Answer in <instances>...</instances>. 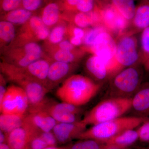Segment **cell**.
<instances>
[{
  "instance_id": "39",
  "label": "cell",
  "mask_w": 149,
  "mask_h": 149,
  "mask_svg": "<svg viewBox=\"0 0 149 149\" xmlns=\"http://www.w3.org/2000/svg\"><path fill=\"white\" fill-rule=\"evenodd\" d=\"M6 78L1 73L0 74V102L2 101L6 92L8 87L6 86Z\"/></svg>"
},
{
  "instance_id": "12",
  "label": "cell",
  "mask_w": 149,
  "mask_h": 149,
  "mask_svg": "<svg viewBox=\"0 0 149 149\" xmlns=\"http://www.w3.org/2000/svg\"><path fill=\"white\" fill-rule=\"evenodd\" d=\"M100 8L103 26L110 32L118 35L125 33L129 22L111 4Z\"/></svg>"
},
{
  "instance_id": "9",
  "label": "cell",
  "mask_w": 149,
  "mask_h": 149,
  "mask_svg": "<svg viewBox=\"0 0 149 149\" xmlns=\"http://www.w3.org/2000/svg\"><path fill=\"white\" fill-rule=\"evenodd\" d=\"M116 44V60L122 69L141 63L138 40L132 33L121 35Z\"/></svg>"
},
{
  "instance_id": "28",
  "label": "cell",
  "mask_w": 149,
  "mask_h": 149,
  "mask_svg": "<svg viewBox=\"0 0 149 149\" xmlns=\"http://www.w3.org/2000/svg\"><path fill=\"white\" fill-rule=\"evenodd\" d=\"M111 4L125 19L132 21L137 7L135 0H111Z\"/></svg>"
},
{
  "instance_id": "6",
  "label": "cell",
  "mask_w": 149,
  "mask_h": 149,
  "mask_svg": "<svg viewBox=\"0 0 149 149\" xmlns=\"http://www.w3.org/2000/svg\"><path fill=\"white\" fill-rule=\"evenodd\" d=\"M2 61L19 67H24L45 56V51L37 42L8 48L1 52Z\"/></svg>"
},
{
  "instance_id": "44",
  "label": "cell",
  "mask_w": 149,
  "mask_h": 149,
  "mask_svg": "<svg viewBox=\"0 0 149 149\" xmlns=\"http://www.w3.org/2000/svg\"><path fill=\"white\" fill-rule=\"evenodd\" d=\"M143 65L145 67L146 69L148 70H149V57L146 60L145 63L143 64Z\"/></svg>"
},
{
  "instance_id": "41",
  "label": "cell",
  "mask_w": 149,
  "mask_h": 149,
  "mask_svg": "<svg viewBox=\"0 0 149 149\" xmlns=\"http://www.w3.org/2000/svg\"><path fill=\"white\" fill-rule=\"evenodd\" d=\"M8 134L0 130V144L8 143Z\"/></svg>"
},
{
  "instance_id": "5",
  "label": "cell",
  "mask_w": 149,
  "mask_h": 149,
  "mask_svg": "<svg viewBox=\"0 0 149 149\" xmlns=\"http://www.w3.org/2000/svg\"><path fill=\"white\" fill-rule=\"evenodd\" d=\"M142 64L123 68L109 80L110 97L131 98L143 83Z\"/></svg>"
},
{
  "instance_id": "34",
  "label": "cell",
  "mask_w": 149,
  "mask_h": 149,
  "mask_svg": "<svg viewBox=\"0 0 149 149\" xmlns=\"http://www.w3.org/2000/svg\"><path fill=\"white\" fill-rule=\"evenodd\" d=\"M139 140L143 143H149V118H147L137 128Z\"/></svg>"
},
{
  "instance_id": "7",
  "label": "cell",
  "mask_w": 149,
  "mask_h": 149,
  "mask_svg": "<svg viewBox=\"0 0 149 149\" xmlns=\"http://www.w3.org/2000/svg\"><path fill=\"white\" fill-rule=\"evenodd\" d=\"M50 32V28L44 24L40 15L34 14L29 21L21 25L17 31L15 40L6 48L21 46L32 42L45 41Z\"/></svg>"
},
{
  "instance_id": "16",
  "label": "cell",
  "mask_w": 149,
  "mask_h": 149,
  "mask_svg": "<svg viewBox=\"0 0 149 149\" xmlns=\"http://www.w3.org/2000/svg\"><path fill=\"white\" fill-rule=\"evenodd\" d=\"M87 125L82 120L74 123H57L52 131L58 143L65 144L72 139H77L81 133L87 128Z\"/></svg>"
},
{
  "instance_id": "40",
  "label": "cell",
  "mask_w": 149,
  "mask_h": 149,
  "mask_svg": "<svg viewBox=\"0 0 149 149\" xmlns=\"http://www.w3.org/2000/svg\"><path fill=\"white\" fill-rule=\"evenodd\" d=\"M70 43L74 47H79L83 44V40L79 37L75 36H70L69 37Z\"/></svg>"
},
{
  "instance_id": "19",
  "label": "cell",
  "mask_w": 149,
  "mask_h": 149,
  "mask_svg": "<svg viewBox=\"0 0 149 149\" xmlns=\"http://www.w3.org/2000/svg\"><path fill=\"white\" fill-rule=\"evenodd\" d=\"M46 56L52 61L63 62L70 63H77L82 58L85 51L76 49L66 50L54 47L45 48Z\"/></svg>"
},
{
  "instance_id": "27",
  "label": "cell",
  "mask_w": 149,
  "mask_h": 149,
  "mask_svg": "<svg viewBox=\"0 0 149 149\" xmlns=\"http://www.w3.org/2000/svg\"><path fill=\"white\" fill-rule=\"evenodd\" d=\"M65 21L62 20L58 24L52 28L49 35L45 40V47L56 45L65 40L67 34V27Z\"/></svg>"
},
{
  "instance_id": "8",
  "label": "cell",
  "mask_w": 149,
  "mask_h": 149,
  "mask_svg": "<svg viewBox=\"0 0 149 149\" xmlns=\"http://www.w3.org/2000/svg\"><path fill=\"white\" fill-rule=\"evenodd\" d=\"M116 41L107 30L100 33L95 42L87 50L103 61L115 75L122 69L116 60Z\"/></svg>"
},
{
  "instance_id": "13",
  "label": "cell",
  "mask_w": 149,
  "mask_h": 149,
  "mask_svg": "<svg viewBox=\"0 0 149 149\" xmlns=\"http://www.w3.org/2000/svg\"><path fill=\"white\" fill-rule=\"evenodd\" d=\"M77 63L52 61L48 72L47 88L49 91L53 90L72 75L78 67Z\"/></svg>"
},
{
  "instance_id": "45",
  "label": "cell",
  "mask_w": 149,
  "mask_h": 149,
  "mask_svg": "<svg viewBox=\"0 0 149 149\" xmlns=\"http://www.w3.org/2000/svg\"><path fill=\"white\" fill-rule=\"evenodd\" d=\"M125 149V148H123V149Z\"/></svg>"
},
{
  "instance_id": "10",
  "label": "cell",
  "mask_w": 149,
  "mask_h": 149,
  "mask_svg": "<svg viewBox=\"0 0 149 149\" xmlns=\"http://www.w3.org/2000/svg\"><path fill=\"white\" fill-rule=\"evenodd\" d=\"M29 108V100L24 90L15 84L8 87L0 102L1 113L25 115Z\"/></svg>"
},
{
  "instance_id": "37",
  "label": "cell",
  "mask_w": 149,
  "mask_h": 149,
  "mask_svg": "<svg viewBox=\"0 0 149 149\" xmlns=\"http://www.w3.org/2000/svg\"><path fill=\"white\" fill-rule=\"evenodd\" d=\"M48 147L45 141L38 135L30 139L27 149H44Z\"/></svg>"
},
{
  "instance_id": "33",
  "label": "cell",
  "mask_w": 149,
  "mask_h": 149,
  "mask_svg": "<svg viewBox=\"0 0 149 149\" xmlns=\"http://www.w3.org/2000/svg\"><path fill=\"white\" fill-rule=\"evenodd\" d=\"M22 1V0H0L1 14L20 8Z\"/></svg>"
},
{
  "instance_id": "21",
  "label": "cell",
  "mask_w": 149,
  "mask_h": 149,
  "mask_svg": "<svg viewBox=\"0 0 149 149\" xmlns=\"http://www.w3.org/2000/svg\"><path fill=\"white\" fill-rule=\"evenodd\" d=\"M137 128L125 130L108 141H105L107 149H123L139 141Z\"/></svg>"
},
{
  "instance_id": "11",
  "label": "cell",
  "mask_w": 149,
  "mask_h": 149,
  "mask_svg": "<svg viewBox=\"0 0 149 149\" xmlns=\"http://www.w3.org/2000/svg\"><path fill=\"white\" fill-rule=\"evenodd\" d=\"M39 109L45 111L57 123H70L80 121L79 116L82 113L80 107L64 102H56L47 98Z\"/></svg>"
},
{
  "instance_id": "31",
  "label": "cell",
  "mask_w": 149,
  "mask_h": 149,
  "mask_svg": "<svg viewBox=\"0 0 149 149\" xmlns=\"http://www.w3.org/2000/svg\"><path fill=\"white\" fill-rule=\"evenodd\" d=\"M140 37V53L143 65L149 57V26L141 31Z\"/></svg>"
},
{
  "instance_id": "26",
  "label": "cell",
  "mask_w": 149,
  "mask_h": 149,
  "mask_svg": "<svg viewBox=\"0 0 149 149\" xmlns=\"http://www.w3.org/2000/svg\"><path fill=\"white\" fill-rule=\"evenodd\" d=\"M25 115H19L1 113L0 130L8 134L15 129L22 127Z\"/></svg>"
},
{
  "instance_id": "35",
  "label": "cell",
  "mask_w": 149,
  "mask_h": 149,
  "mask_svg": "<svg viewBox=\"0 0 149 149\" xmlns=\"http://www.w3.org/2000/svg\"><path fill=\"white\" fill-rule=\"evenodd\" d=\"M96 6L95 0H78L76 10L77 12L88 13L94 10Z\"/></svg>"
},
{
  "instance_id": "43",
  "label": "cell",
  "mask_w": 149,
  "mask_h": 149,
  "mask_svg": "<svg viewBox=\"0 0 149 149\" xmlns=\"http://www.w3.org/2000/svg\"><path fill=\"white\" fill-rule=\"evenodd\" d=\"M44 149H68L67 146L65 147H48Z\"/></svg>"
},
{
  "instance_id": "17",
  "label": "cell",
  "mask_w": 149,
  "mask_h": 149,
  "mask_svg": "<svg viewBox=\"0 0 149 149\" xmlns=\"http://www.w3.org/2000/svg\"><path fill=\"white\" fill-rule=\"evenodd\" d=\"M133 116L149 118V83H143L131 97V107Z\"/></svg>"
},
{
  "instance_id": "38",
  "label": "cell",
  "mask_w": 149,
  "mask_h": 149,
  "mask_svg": "<svg viewBox=\"0 0 149 149\" xmlns=\"http://www.w3.org/2000/svg\"><path fill=\"white\" fill-rule=\"evenodd\" d=\"M51 47H54L61 49L69 51H74L77 49H76L75 47L73 46L70 43L69 40H66V39L63 40L61 42L59 43L58 45Z\"/></svg>"
},
{
  "instance_id": "25",
  "label": "cell",
  "mask_w": 149,
  "mask_h": 149,
  "mask_svg": "<svg viewBox=\"0 0 149 149\" xmlns=\"http://www.w3.org/2000/svg\"><path fill=\"white\" fill-rule=\"evenodd\" d=\"M17 32L14 24L9 22L0 21V47L2 51L12 43L16 37Z\"/></svg>"
},
{
  "instance_id": "42",
  "label": "cell",
  "mask_w": 149,
  "mask_h": 149,
  "mask_svg": "<svg viewBox=\"0 0 149 149\" xmlns=\"http://www.w3.org/2000/svg\"><path fill=\"white\" fill-rule=\"evenodd\" d=\"M0 149H13L8 143L0 144Z\"/></svg>"
},
{
  "instance_id": "15",
  "label": "cell",
  "mask_w": 149,
  "mask_h": 149,
  "mask_svg": "<svg viewBox=\"0 0 149 149\" xmlns=\"http://www.w3.org/2000/svg\"><path fill=\"white\" fill-rule=\"evenodd\" d=\"M84 66L89 77L100 84L113 76L106 63L95 55L93 54L88 57Z\"/></svg>"
},
{
  "instance_id": "18",
  "label": "cell",
  "mask_w": 149,
  "mask_h": 149,
  "mask_svg": "<svg viewBox=\"0 0 149 149\" xmlns=\"http://www.w3.org/2000/svg\"><path fill=\"white\" fill-rule=\"evenodd\" d=\"M52 61L45 56L27 66L20 68L23 72L29 77L41 83L47 88L48 72Z\"/></svg>"
},
{
  "instance_id": "20",
  "label": "cell",
  "mask_w": 149,
  "mask_h": 149,
  "mask_svg": "<svg viewBox=\"0 0 149 149\" xmlns=\"http://www.w3.org/2000/svg\"><path fill=\"white\" fill-rule=\"evenodd\" d=\"M61 12L58 0H52L42 8L40 15L44 24L51 29L62 20Z\"/></svg>"
},
{
  "instance_id": "14",
  "label": "cell",
  "mask_w": 149,
  "mask_h": 149,
  "mask_svg": "<svg viewBox=\"0 0 149 149\" xmlns=\"http://www.w3.org/2000/svg\"><path fill=\"white\" fill-rule=\"evenodd\" d=\"M23 122L38 132L52 131L57 122L45 110L29 109Z\"/></svg>"
},
{
  "instance_id": "29",
  "label": "cell",
  "mask_w": 149,
  "mask_h": 149,
  "mask_svg": "<svg viewBox=\"0 0 149 149\" xmlns=\"http://www.w3.org/2000/svg\"><path fill=\"white\" fill-rule=\"evenodd\" d=\"M67 147L68 149H107L104 142L92 139H81Z\"/></svg>"
},
{
  "instance_id": "22",
  "label": "cell",
  "mask_w": 149,
  "mask_h": 149,
  "mask_svg": "<svg viewBox=\"0 0 149 149\" xmlns=\"http://www.w3.org/2000/svg\"><path fill=\"white\" fill-rule=\"evenodd\" d=\"M37 136L22 126L9 133L8 143L13 149H27L30 139Z\"/></svg>"
},
{
  "instance_id": "4",
  "label": "cell",
  "mask_w": 149,
  "mask_h": 149,
  "mask_svg": "<svg viewBox=\"0 0 149 149\" xmlns=\"http://www.w3.org/2000/svg\"><path fill=\"white\" fill-rule=\"evenodd\" d=\"M131 107V98L110 97L97 104L81 120L87 125H96L123 116Z\"/></svg>"
},
{
  "instance_id": "23",
  "label": "cell",
  "mask_w": 149,
  "mask_h": 149,
  "mask_svg": "<svg viewBox=\"0 0 149 149\" xmlns=\"http://www.w3.org/2000/svg\"><path fill=\"white\" fill-rule=\"evenodd\" d=\"M132 25L137 32H141L149 26V0L141 1L136 8L132 21Z\"/></svg>"
},
{
  "instance_id": "1",
  "label": "cell",
  "mask_w": 149,
  "mask_h": 149,
  "mask_svg": "<svg viewBox=\"0 0 149 149\" xmlns=\"http://www.w3.org/2000/svg\"><path fill=\"white\" fill-rule=\"evenodd\" d=\"M101 84L90 77L73 74L61 83L56 91V97L61 102L80 107L88 104L98 93Z\"/></svg>"
},
{
  "instance_id": "30",
  "label": "cell",
  "mask_w": 149,
  "mask_h": 149,
  "mask_svg": "<svg viewBox=\"0 0 149 149\" xmlns=\"http://www.w3.org/2000/svg\"><path fill=\"white\" fill-rule=\"evenodd\" d=\"M105 30H107L103 25H98L93 27L86 31L85 37L83 40L84 46L82 49L85 52L87 51L93 45L95 40L99 34Z\"/></svg>"
},
{
  "instance_id": "32",
  "label": "cell",
  "mask_w": 149,
  "mask_h": 149,
  "mask_svg": "<svg viewBox=\"0 0 149 149\" xmlns=\"http://www.w3.org/2000/svg\"><path fill=\"white\" fill-rule=\"evenodd\" d=\"M52 0H22L20 7L34 13Z\"/></svg>"
},
{
  "instance_id": "24",
  "label": "cell",
  "mask_w": 149,
  "mask_h": 149,
  "mask_svg": "<svg viewBox=\"0 0 149 149\" xmlns=\"http://www.w3.org/2000/svg\"><path fill=\"white\" fill-rule=\"evenodd\" d=\"M34 15V13L20 7L1 15V19L14 25H22L29 21Z\"/></svg>"
},
{
  "instance_id": "36",
  "label": "cell",
  "mask_w": 149,
  "mask_h": 149,
  "mask_svg": "<svg viewBox=\"0 0 149 149\" xmlns=\"http://www.w3.org/2000/svg\"><path fill=\"white\" fill-rule=\"evenodd\" d=\"M38 135L45 141L48 147L57 146L58 143L52 131H41Z\"/></svg>"
},
{
  "instance_id": "46",
  "label": "cell",
  "mask_w": 149,
  "mask_h": 149,
  "mask_svg": "<svg viewBox=\"0 0 149 149\" xmlns=\"http://www.w3.org/2000/svg\"><path fill=\"white\" fill-rule=\"evenodd\" d=\"M141 1H147V0H141Z\"/></svg>"
},
{
  "instance_id": "2",
  "label": "cell",
  "mask_w": 149,
  "mask_h": 149,
  "mask_svg": "<svg viewBox=\"0 0 149 149\" xmlns=\"http://www.w3.org/2000/svg\"><path fill=\"white\" fill-rule=\"evenodd\" d=\"M0 69L7 80L25 91L29 100V108H38L43 104L47 98L46 95L50 92L44 85L29 77L21 68L5 62H1Z\"/></svg>"
},
{
  "instance_id": "47",
  "label": "cell",
  "mask_w": 149,
  "mask_h": 149,
  "mask_svg": "<svg viewBox=\"0 0 149 149\" xmlns=\"http://www.w3.org/2000/svg\"></svg>"
},
{
  "instance_id": "3",
  "label": "cell",
  "mask_w": 149,
  "mask_h": 149,
  "mask_svg": "<svg viewBox=\"0 0 149 149\" xmlns=\"http://www.w3.org/2000/svg\"><path fill=\"white\" fill-rule=\"evenodd\" d=\"M146 118L133 116H121L92 125L81 133L77 139H92L105 142L125 130L137 128Z\"/></svg>"
}]
</instances>
